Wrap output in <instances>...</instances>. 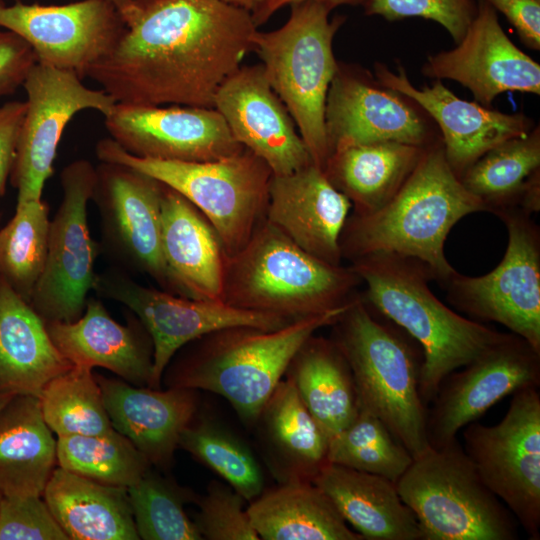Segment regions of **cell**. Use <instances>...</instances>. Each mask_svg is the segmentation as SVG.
Returning a JSON list of instances; mask_svg holds the SVG:
<instances>
[{"mask_svg":"<svg viewBox=\"0 0 540 540\" xmlns=\"http://www.w3.org/2000/svg\"><path fill=\"white\" fill-rule=\"evenodd\" d=\"M57 462L39 398L15 395L0 411V493L42 496Z\"/></svg>","mask_w":540,"mask_h":540,"instance_id":"f546056e","label":"cell"},{"mask_svg":"<svg viewBox=\"0 0 540 540\" xmlns=\"http://www.w3.org/2000/svg\"><path fill=\"white\" fill-rule=\"evenodd\" d=\"M540 209V169L535 171L527 180L515 209L530 216Z\"/></svg>","mask_w":540,"mask_h":540,"instance_id":"c3c4849f","label":"cell"},{"mask_svg":"<svg viewBox=\"0 0 540 540\" xmlns=\"http://www.w3.org/2000/svg\"><path fill=\"white\" fill-rule=\"evenodd\" d=\"M104 123L110 138L141 158L211 161L244 149L215 108L116 103Z\"/></svg>","mask_w":540,"mask_h":540,"instance_id":"ac0fdd59","label":"cell"},{"mask_svg":"<svg viewBox=\"0 0 540 540\" xmlns=\"http://www.w3.org/2000/svg\"><path fill=\"white\" fill-rule=\"evenodd\" d=\"M96 156L151 176L178 192L210 223L226 257L239 251L265 219L273 173L252 151L211 161L141 158L112 138L100 140Z\"/></svg>","mask_w":540,"mask_h":540,"instance_id":"ba28073f","label":"cell"},{"mask_svg":"<svg viewBox=\"0 0 540 540\" xmlns=\"http://www.w3.org/2000/svg\"><path fill=\"white\" fill-rule=\"evenodd\" d=\"M14 396L12 393L0 392V411Z\"/></svg>","mask_w":540,"mask_h":540,"instance_id":"f5cc1de1","label":"cell"},{"mask_svg":"<svg viewBox=\"0 0 540 540\" xmlns=\"http://www.w3.org/2000/svg\"><path fill=\"white\" fill-rule=\"evenodd\" d=\"M364 12L388 21L421 17L444 27L457 44L477 12L475 0H364Z\"/></svg>","mask_w":540,"mask_h":540,"instance_id":"7bdbcfd3","label":"cell"},{"mask_svg":"<svg viewBox=\"0 0 540 540\" xmlns=\"http://www.w3.org/2000/svg\"><path fill=\"white\" fill-rule=\"evenodd\" d=\"M136 530L144 540H201L183 508V494L150 469L127 488Z\"/></svg>","mask_w":540,"mask_h":540,"instance_id":"60d3db41","label":"cell"},{"mask_svg":"<svg viewBox=\"0 0 540 540\" xmlns=\"http://www.w3.org/2000/svg\"><path fill=\"white\" fill-rule=\"evenodd\" d=\"M502 420L471 422L464 451L485 485L510 510L532 540L540 539V394L514 392Z\"/></svg>","mask_w":540,"mask_h":540,"instance_id":"30bf717a","label":"cell"},{"mask_svg":"<svg viewBox=\"0 0 540 540\" xmlns=\"http://www.w3.org/2000/svg\"><path fill=\"white\" fill-rule=\"evenodd\" d=\"M425 147L378 142L334 151L323 169L333 186L352 203L354 214L382 208L404 184Z\"/></svg>","mask_w":540,"mask_h":540,"instance_id":"1f68e13d","label":"cell"},{"mask_svg":"<svg viewBox=\"0 0 540 540\" xmlns=\"http://www.w3.org/2000/svg\"><path fill=\"white\" fill-rule=\"evenodd\" d=\"M26 109V101L15 100L0 105V196L6 191Z\"/></svg>","mask_w":540,"mask_h":540,"instance_id":"7dc6e473","label":"cell"},{"mask_svg":"<svg viewBox=\"0 0 540 540\" xmlns=\"http://www.w3.org/2000/svg\"><path fill=\"white\" fill-rule=\"evenodd\" d=\"M27 109L21 126L11 180L17 204L41 200L62 134L80 111L95 110L104 117L116 100L103 89L85 86L74 73L35 63L23 84Z\"/></svg>","mask_w":540,"mask_h":540,"instance_id":"4fadbf2b","label":"cell"},{"mask_svg":"<svg viewBox=\"0 0 540 540\" xmlns=\"http://www.w3.org/2000/svg\"><path fill=\"white\" fill-rule=\"evenodd\" d=\"M312 482L363 539L422 540L414 513L388 478L326 463Z\"/></svg>","mask_w":540,"mask_h":540,"instance_id":"83f0119b","label":"cell"},{"mask_svg":"<svg viewBox=\"0 0 540 540\" xmlns=\"http://www.w3.org/2000/svg\"><path fill=\"white\" fill-rule=\"evenodd\" d=\"M247 502L229 485L212 482L199 501L195 524L208 540H259L247 508Z\"/></svg>","mask_w":540,"mask_h":540,"instance_id":"b9f144b4","label":"cell"},{"mask_svg":"<svg viewBox=\"0 0 540 540\" xmlns=\"http://www.w3.org/2000/svg\"><path fill=\"white\" fill-rule=\"evenodd\" d=\"M285 374L328 440L357 415L359 405L350 367L331 339L315 334L309 337Z\"/></svg>","mask_w":540,"mask_h":540,"instance_id":"d6a6232c","label":"cell"},{"mask_svg":"<svg viewBox=\"0 0 540 540\" xmlns=\"http://www.w3.org/2000/svg\"><path fill=\"white\" fill-rule=\"evenodd\" d=\"M42 496L69 539H140L127 488L102 484L58 467Z\"/></svg>","mask_w":540,"mask_h":540,"instance_id":"f1b7e54d","label":"cell"},{"mask_svg":"<svg viewBox=\"0 0 540 540\" xmlns=\"http://www.w3.org/2000/svg\"><path fill=\"white\" fill-rule=\"evenodd\" d=\"M422 540H516L518 522L456 439L413 458L395 482Z\"/></svg>","mask_w":540,"mask_h":540,"instance_id":"9c48e42d","label":"cell"},{"mask_svg":"<svg viewBox=\"0 0 540 540\" xmlns=\"http://www.w3.org/2000/svg\"><path fill=\"white\" fill-rule=\"evenodd\" d=\"M247 513L264 540H363L310 480H287L262 492Z\"/></svg>","mask_w":540,"mask_h":540,"instance_id":"4dcf8cb0","label":"cell"},{"mask_svg":"<svg viewBox=\"0 0 540 540\" xmlns=\"http://www.w3.org/2000/svg\"><path fill=\"white\" fill-rule=\"evenodd\" d=\"M161 249L171 293L223 302L226 255L217 234L186 198L164 185Z\"/></svg>","mask_w":540,"mask_h":540,"instance_id":"d4e9b609","label":"cell"},{"mask_svg":"<svg viewBox=\"0 0 540 540\" xmlns=\"http://www.w3.org/2000/svg\"><path fill=\"white\" fill-rule=\"evenodd\" d=\"M93 289L124 304L148 331L153 348L151 388L154 389L159 388L163 372L175 353L208 333L233 326L275 330L292 322L225 302L197 300L145 287L115 271L97 275Z\"/></svg>","mask_w":540,"mask_h":540,"instance_id":"9a60e30c","label":"cell"},{"mask_svg":"<svg viewBox=\"0 0 540 540\" xmlns=\"http://www.w3.org/2000/svg\"><path fill=\"white\" fill-rule=\"evenodd\" d=\"M95 378L114 430L130 440L150 464L169 465L182 431L195 415V390L170 387L159 391Z\"/></svg>","mask_w":540,"mask_h":540,"instance_id":"cb8c5ba5","label":"cell"},{"mask_svg":"<svg viewBox=\"0 0 540 540\" xmlns=\"http://www.w3.org/2000/svg\"><path fill=\"white\" fill-rule=\"evenodd\" d=\"M49 227L48 206L41 199L17 204L0 230V277L28 302L45 267Z\"/></svg>","mask_w":540,"mask_h":540,"instance_id":"74e56055","label":"cell"},{"mask_svg":"<svg viewBox=\"0 0 540 540\" xmlns=\"http://www.w3.org/2000/svg\"><path fill=\"white\" fill-rule=\"evenodd\" d=\"M35 63L32 48L15 33L0 27V97L22 86Z\"/></svg>","mask_w":540,"mask_h":540,"instance_id":"f6af8a7d","label":"cell"},{"mask_svg":"<svg viewBox=\"0 0 540 540\" xmlns=\"http://www.w3.org/2000/svg\"><path fill=\"white\" fill-rule=\"evenodd\" d=\"M375 78L381 85L410 98L437 123L445 157L459 178L488 150L508 139L525 136L534 128L526 115L503 113L461 99L440 80L432 86L416 88L401 66L394 73L376 63Z\"/></svg>","mask_w":540,"mask_h":540,"instance_id":"7402d4cb","label":"cell"},{"mask_svg":"<svg viewBox=\"0 0 540 540\" xmlns=\"http://www.w3.org/2000/svg\"><path fill=\"white\" fill-rule=\"evenodd\" d=\"M540 169V129L488 150L460 176L463 186L497 215L515 209L528 178Z\"/></svg>","mask_w":540,"mask_h":540,"instance_id":"e575fe53","label":"cell"},{"mask_svg":"<svg viewBox=\"0 0 540 540\" xmlns=\"http://www.w3.org/2000/svg\"><path fill=\"white\" fill-rule=\"evenodd\" d=\"M501 12L524 45L540 50V0H484Z\"/></svg>","mask_w":540,"mask_h":540,"instance_id":"bcb514c9","label":"cell"},{"mask_svg":"<svg viewBox=\"0 0 540 540\" xmlns=\"http://www.w3.org/2000/svg\"><path fill=\"white\" fill-rule=\"evenodd\" d=\"M20 2L21 0H14ZM119 10L121 16L126 15L134 5L135 0H110Z\"/></svg>","mask_w":540,"mask_h":540,"instance_id":"816d5d0a","label":"cell"},{"mask_svg":"<svg viewBox=\"0 0 540 540\" xmlns=\"http://www.w3.org/2000/svg\"><path fill=\"white\" fill-rule=\"evenodd\" d=\"M422 72L457 81L486 107L508 91L540 94V65L509 39L497 11L484 0L477 1L476 15L457 46L430 55Z\"/></svg>","mask_w":540,"mask_h":540,"instance_id":"d6986e66","label":"cell"},{"mask_svg":"<svg viewBox=\"0 0 540 540\" xmlns=\"http://www.w3.org/2000/svg\"><path fill=\"white\" fill-rule=\"evenodd\" d=\"M348 305L275 330L233 326L208 333L192 341L170 387L218 394L245 423H256L299 348L320 328L331 326Z\"/></svg>","mask_w":540,"mask_h":540,"instance_id":"8992f818","label":"cell"},{"mask_svg":"<svg viewBox=\"0 0 540 540\" xmlns=\"http://www.w3.org/2000/svg\"><path fill=\"white\" fill-rule=\"evenodd\" d=\"M463 368L444 378L427 408L432 448L456 440L459 430L504 397L540 386V352L514 333H504Z\"/></svg>","mask_w":540,"mask_h":540,"instance_id":"2e32d148","label":"cell"},{"mask_svg":"<svg viewBox=\"0 0 540 540\" xmlns=\"http://www.w3.org/2000/svg\"><path fill=\"white\" fill-rule=\"evenodd\" d=\"M164 185L136 169L101 162L93 198L107 239L133 267L152 277L165 291L170 281L161 249V200Z\"/></svg>","mask_w":540,"mask_h":540,"instance_id":"ffe728a7","label":"cell"},{"mask_svg":"<svg viewBox=\"0 0 540 540\" xmlns=\"http://www.w3.org/2000/svg\"><path fill=\"white\" fill-rule=\"evenodd\" d=\"M39 400L46 424L58 436L114 431L91 369L73 366L47 383Z\"/></svg>","mask_w":540,"mask_h":540,"instance_id":"8d00e7d4","label":"cell"},{"mask_svg":"<svg viewBox=\"0 0 540 540\" xmlns=\"http://www.w3.org/2000/svg\"><path fill=\"white\" fill-rule=\"evenodd\" d=\"M258 420L262 422L274 466L285 477L284 481H312L327 463L328 437L290 379L278 383Z\"/></svg>","mask_w":540,"mask_h":540,"instance_id":"836d02e7","label":"cell"},{"mask_svg":"<svg viewBox=\"0 0 540 540\" xmlns=\"http://www.w3.org/2000/svg\"><path fill=\"white\" fill-rule=\"evenodd\" d=\"M331 326L330 339L350 367L359 407L379 418L413 458L422 454L430 445L420 346L398 326L377 319L359 294Z\"/></svg>","mask_w":540,"mask_h":540,"instance_id":"5b68a950","label":"cell"},{"mask_svg":"<svg viewBox=\"0 0 540 540\" xmlns=\"http://www.w3.org/2000/svg\"><path fill=\"white\" fill-rule=\"evenodd\" d=\"M178 447L213 470L246 501L263 492V473L254 455L220 425L206 419L191 422L182 431Z\"/></svg>","mask_w":540,"mask_h":540,"instance_id":"ab89813d","label":"cell"},{"mask_svg":"<svg viewBox=\"0 0 540 540\" xmlns=\"http://www.w3.org/2000/svg\"><path fill=\"white\" fill-rule=\"evenodd\" d=\"M352 203L313 163L273 175L265 219L297 246L332 265H341L340 237Z\"/></svg>","mask_w":540,"mask_h":540,"instance_id":"603a6c76","label":"cell"},{"mask_svg":"<svg viewBox=\"0 0 540 540\" xmlns=\"http://www.w3.org/2000/svg\"><path fill=\"white\" fill-rule=\"evenodd\" d=\"M59 467L93 481L128 488L149 470L146 457L116 430L105 435L58 436Z\"/></svg>","mask_w":540,"mask_h":540,"instance_id":"d590c367","label":"cell"},{"mask_svg":"<svg viewBox=\"0 0 540 540\" xmlns=\"http://www.w3.org/2000/svg\"><path fill=\"white\" fill-rule=\"evenodd\" d=\"M95 185L96 168L88 160L73 161L61 173L63 198L50 221L45 267L29 302L45 322L77 320L94 288L97 245L87 206Z\"/></svg>","mask_w":540,"mask_h":540,"instance_id":"7c38bea8","label":"cell"},{"mask_svg":"<svg viewBox=\"0 0 540 540\" xmlns=\"http://www.w3.org/2000/svg\"><path fill=\"white\" fill-rule=\"evenodd\" d=\"M72 367L45 321L0 277V392L39 398L47 383Z\"/></svg>","mask_w":540,"mask_h":540,"instance_id":"4316f807","label":"cell"},{"mask_svg":"<svg viewBox=\"0 0 540 540\" xmlns=\"http://www.w3.org/2000/svg\"><path fill=\"white\" fill-rule=\"evenodd\" d=\"M508 231L505 254L491 272L454 274L447 286L450 303L470 319L497 322L540 352V232L518 210L497 214Z\"/></svg>","mask_w":540,"mask_h":540,"instance_id":"8fae6325","label":"cell"},{"mask_svg":"<svg viewBox=\"0 0 540 540\" xmlns=\"http://www.w3.org/2000/svg\"><path fill=\"white\" fill-rule=\"evenodd\" d=\"M287 22L274 31L257 30L253 50L265 76L299 130L314 165L324 169L330 152L325 106L338 70L332 43L344 17L329 19L324 4L305 0L290 5Z\"/></svg>","mask_w":540,"mask_h":540,"instance_id":"52a82bcc","label":"cell"},{"mask_svg":"<svg viewBox=\"0 0 540 540\" xmlns=\"http://www.w3.org/2000/svg\"><path fill=\"white\" fill-rule=\"evenodd\" d=\"M223 1L249 11L252 14L253 19L255 21L257 17L262 13V11L267 7V5L272 0H223Z\"/></svg>","mask_w":540,"mask_h":540,"instance_id":"f907efd6","label":"cell"},{"mask_svg":"<svg viewBox=\"0 0 540 540\" xmlns=\"http://www.w3.org/2000/svg\"><path fill=\"white\" fill-rule=\"evenodd\" d=\"M488 211L450 167L441 139L424 148L401 188L379 210L349 215L340 237L342 259L351 262L394 253L425 264L442 283L457 271L445 257V240L463 217Z\"/></svg>","mask_w":540,"mask_h":540,"instance_id":"7a4b0ae2","label":"cell"},{"mask_svg":"<svg viewBox=\"0 0 540 540\" xmlns=\"http://www.w3.org/2000/svg\"><path fill=\"white\" fill-rule=\"evenodd\" d=\"M350 266L365 284L361 296L367 305L420 346V395L427 407L447 375L504 334L442 303L428 286L433 279L430 270L416 259L378 252L353 260Z\"/></svg>","mask_w":540,"mask_h":540,"instance_id":"3957f363","label":"cell"},{"mask_svg":"<svg viewBox=\"0 0 540 540\" xmlns=\"http://www.w3.org/2000/svg\"><path fill=\"white\" fill-rule=\"evenodd\" d=\"M428 117L410 98L381 85L369 73L338 65L325 106L330 155L348 146L378 142L427 147L437 141Z\"/></svg>","mask_w":540,"mask_h":540,"instance_id":"e0dca14e","label":"cell"},{"mask_svg":"<svg viewBox=\"0 0 540 540\" xmlns=\"http://www.w3.org/2000/svg\"><path fill=\"white\" fill-rule=\"evenodd\" d=\"M413 461L409 451L375 415L359 407L353 421L329 438L327 463L396 482Z\"/></svg>","mask_w":540,"mask_h":540,"instance_id":"f35d334b","label":"cell"},{"mask_svg":"<svg viewBox=\"0 0 540 540\" xmlns=\"http://www.w3.org/2000/svg\"><path fill=\"white\" fill-rule=\"evenodd\" d=\"M0 27L21 37L36 62L74 73L81 80L107 57L125 23L110 0H80L62 5H6L0 0Z\"/></svg>","mask_w":540,"mask_h":540,"instance_id":"5bb4252c","label":"cell"},{"mask_svg":"<svg viewBox=\"0 0 540 540\" xmlns=\"http://www.w3.org/2000/svg\"><path fill=\"white\" fill-rule=\"evenodd\" d=\"M1 499H2V494L0 493V501H1Z\"/></svg>","mask_w":540,"mask_h":540,"instance_id":"db71d44e","label":"cell"},{"mask_svg":"<svg viewBox=\"0 0 540 540\" xmlns=\"http://www.w3.org/2000/svg\"><path fill=\"white\" fill-rule=\"evenodd\" d=\"M41 496L5 497L0 501V540H67Z\"/></svg>","mask_w":540,"mask_h":540,"instance_id":"ee69618b","label":"cell"},{"mask_svg":"<svg viewBox=\"0 0 540 540\" xmlns=\"http://www.w3.org/2000/svg\"><path fill=\"white\" fill-rule=\"evenodd\" d=\"M45 324L56 348L73 366L102 367L151 388L153 350L134 329L116 322L100 301L88 299L75 321Z\"/></svg>","mask_w":540,"mask_h":540,"instance_id":"484cf974","label":"cell"},{"mask_svg":"<svg viewBox=\"0 0 540 540\" xmlns=\"http://www.w3.org/2000/svg\"><path fill=\"white\" fill-rule=\"evenodd\" d=\"M361 283L351 266L312 256L264 219L225 258L223 302L294 321L348 305Z\"/></svg>","mask_w":540,"mask_h":540,"instance_id":"277c9868","label":"cell"},{"mask_svg":"<svg viewBox=\"0 0 540 540\" xmlns=\"http://www.w3.org/2000/svg\"><path fill=\"white\" fill-rule=\"evenodd\" d=\"M112 52L88 77L117 103L214 108L253 50L252 14L223 0H135Z\"/></svg>","mask_w":540,"mask_h":540,"instance_id":"6da1fadb","label":"cell"},{"mask_svg":"<svg viewBox=\"0 0 540 540\" xmlns=\"http://www.w3.org/2000/svg\"><path fill=\"white\" fill-rule=\"evenodd\" d=\"M214 108L233 137L261 158L273 175L290 174L313 163L262 64L240 67L229 76L217 91Z\"/></svg>","mask_w":540,"mask_h":540,"instance_id":"44dd1931","label":"cell"},{"mask_svg":"<svg viewBox=\"0 0 540 540\" xmlns=\"http://www.w3.org/2000/svg\"><path fill=\"white\" fill-rule=\"evenodd\" d=\"M305 0H272L267 7L262 11V13L258 16L256 19V24L259 26L260 24L267 21V19L278 9L287 6L292 5L298 2H302ZM317 2H320L327 6L329 9H334L341 5H362L364 0H314Z\"/></svg>","mask_w":540,"mask_h":540,"instance_id":"681fc988","label":"cell"}]
</instances>
